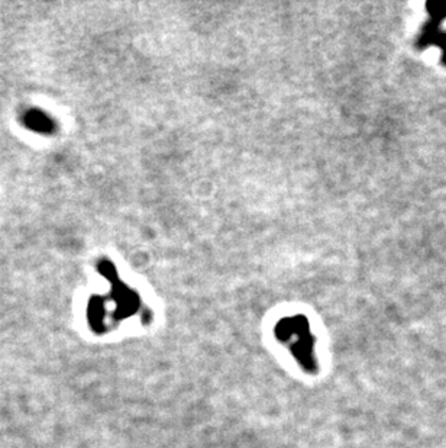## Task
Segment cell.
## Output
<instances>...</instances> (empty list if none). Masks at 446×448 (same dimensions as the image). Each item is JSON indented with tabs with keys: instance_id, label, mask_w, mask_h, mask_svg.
Returning <instances> with one entry per match:
<instances>
[{
	"instance_id": "1",
	"label": "cell",
	"mask_w": 446,
	"mask_h": 448,
	"mask_svg": "<svg viewBox=\"0 0 446 448\" xmlns=\"http://www.w3.org/2000/svg\"><path fill=\"white\" fill-rule=\"evenodd\" d=\"M23 124L26 128L31 131L39 132V133H52L57 128L54 119L47 115L46 112L38 111V109H31L26 111L23 115Z\"/></svg>"
}]
</instances>
